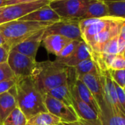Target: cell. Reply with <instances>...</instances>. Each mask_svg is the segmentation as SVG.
<instances>
[{"label": "cell", "mask_w": 125, "mask_h": 125, "mask_svg": "<svg viewBox=\"0 0 125 125\" xmlns=\"http://www.w3.org/2000/svg\"><path fill=\"white\" fill-rule=\"evenodd\" d=\"M17 107L23 112L27 120L41 112H48L44 103V94L39 90L33 79L30 77L16 78L12 88Z\"/></svg>", "instance_id": "cell-1"}, {"label": "cell", "mask_w": 125, "mask_h": 125, "mask_svg": "<svg viewBox=\"0 0 125 125\" xmlns=\"http://www.w3.org/2000/svg\"><path fill=\"white\" fill-rule=\"evenodd\" d=\"M69 67L54 60L37 62L31 74L43 94L67 83Z\"/></svg>", "instance_id": "cell-2"}, {"label": "cell", "mask_w": 125, "mask_h": 125, "mask_svg": "<svg viewBox=\"0 0 125 125\" xmlns=\"http://www.w3.org/2000/svg\"><path fill=\"white\" fill-rule=\"evenodd\" d=\"M50 24L49 23L16 20L0 24V32L4 38L5 45L10 51L30 35L45 29Z\"/></svg>", "instance_id": "cell-3"}, {"label": "cell", "mask_w": 125, "mask_h": 125, "mask_svg": "<svg viewBox=\"0 0 125 125\" xmlns=\"http://www.w3.org/2000/svg\"><path fill=\"white\" fill-rule=\"evenodd\" d=\"M90 0H59L50 2L49 7L61 20H81Z\"/></svg>", "instance_id": "cell-4"}, {"label": "cell", "mask_w": 125, "mask_h": 125, "mask_svg": "<svg viewBox=\"0 0 125 125\" xmlns=\"http://www.w3.org/2000/svg\"><path fill=\"white\" fill-rule=\"evenodd\" d=\"M49 0H37L31 2L4 7L2 12L0 13V24L19 20L40 8L49 5Z\"/></svg>", "instance_id": "cell-5"}, {"label": "cell", "mask_w": 125, "mask_h": 125, "mask_svg": "<svg viewBox=\"0 0 125 125\" xmlns=\"http://www.w3.org/2000/svg\"><path fill=\"white\" fill-rule=\"evenodd\" d=\"M98 74L102 88L104 99L109 112V115L120 113L125 114L118 103L114 82L110 76L109 71L98 70Z\"/></svg>", "instance_id": "cell-6"}, {"label": "cell", "mask_w": 125, "mask_h": 125, "mask_svg": "<svg viewBox=\"0 0 125 125\" xmlns=\"http://www.w3.org/2000/svg\"><path fill=\"white\" fill-rule=\"evenodd\" d=\"M36 62L35 59H32L13 49L9 52L7 60V63L16 78L31 76Z\"/></svg>", "instance_id": "cell-7"}, {"label": "cell", "mask_w": 125, "mask_h": 125, "mask_svg": "<svg viewBox=\"0 0 125 125\" xmlns=\"http://www.w3.org/2000/svg\"><path fill=\"white\" fill-rule=\"evenodd\" d=\"M79 21L80 20H60L51 24L45 28L43 36L60 35L72 41H83Z\"/></svg>", "instance_id": "cell-8"}, {"label": "cell", "mask_w": 125, "mask_h": 125, "mask_svg": "<svg viewBox=\"0 0 125 125\" xmlns=\"http://www.w3.org/2000/svg\"><path fill=\"white\" fill-rule=\"evenodd\" d=\"M44 103L47 111L59 118L61 123H71L79 120L73 107L68 106L61 101L45 94Z\"/></svg>", "instance_id": "cell-9"}, {"label": "cell", "mask_w": 125, "mask_h": 125, "mask_svg": "<svg viewBox=\"0 0 125 125\" xmlns=\"http://www.w3.org/2000/svg\"><path fill=\"white\" fill-rule=\"evenodd\" d=\"M123 19L115 18L113 23L105 30L95 35L87 44L91 54H100L104 45L113 38L118 35Z\"/></svg>", "instance_id": "cell-10"}, {"label": "cell", "mask_w": 125, "mask_h": 125, "mask_svg": "<svg viewBox=\"0 0 125 125\" xmlns=\"http://www.w3.org/2000/svg\"><path fill=\"white\" fill-rule=\"evenodd\" d=\"M44 30L45 29H42L35 32L29 38H27V39L16 45L13 49V50L20 52L32 59H35L38 50L43 41Z\"/></svg>", "instance_id": "cell-11"}, {"label": "cell", "mask_w": 125, "mask_h": 125, "mask_svg": "<svg viewBox=\"0 0 125 125\" xmlns=\"http://www.w3.org/2000/svg\"><path fill=\"white\" fill-rule=\"evenodd\" d=\"M19 21H36L43 23L53 24L60 21L61 19L58 15L49 7V5H44L39 9L27 14V16L19 19Z\"/></svg>", "instance_id": "cell-12"}, {"label": "cell", "mask_w": 125, "mask_h": 125, "mask_svg": "<svg viewBox=\"0 0 125 125\" xmlns=\"http://www.w3.org/2000/svg\"><path fill=\"white\" fill-rule=\"evenodd\" d=\"M71 41L60 35H48L43 36L42 43L49 53L58 57L62 50Z\"/></svg>", "instance_id": "cell-13"}, {"label": "cell", "mask_w": 125, "mask_h": 125, "mask_svg": "<svg viewBox=\"0 0 125 125\" xmlns=\"http://www.w3.org/2000/svg\"><path fill=\"white\" fill-rule=\"evenodd\" d=\"M115 18L113 17H104L102 19H97V20L92 24L86 27L81 32L82 39L84 42L88 44L90 41L97 34L107 28L114 21Z\"/></svg>", "instance_id": "cell-14"}, {"label": "cell", "mask_w": 125, "mask_h": 125, "mask_svg": "<svg viewBox=\"0 0 125 125\" xmlns=\"http://www.w3.org/2000/svg\"><path fill=\"white\" fill-rule=\"evenodd\" d=\"M92 57L91 52L88 46L83 41H80L74 52L70 57L61 62L60 63L66 65L67 67H75L80 62Z\"/></svg>", "instance_id": "cell-15"}, {"label": "cell", "mask_w": 125, "mask_h": 125, "mask_svg": "<svg viewBox=\"0 0 125 125\" xmlns=\"http://www.w3.org/2000/svg\"><path fill=\"white\" fill-rule=\"evenodd\" d=\"M16 107H17V102L13 88L0 94V124Z\"/></svg>", "instance_id": "cell-16"}, {"label": "cell", "mask_w": 125, "mask_h": 125, "mask_svg": "<svg viewBox=\"0 0 125 125\" xmlns=\"http://www.w3.org/2000/svg\"><path fill=\"white\" fill-rule=\"evenodd\" d=\"M109 16L108 8L105 2L99 0H90L82 19H102Z\"/></svg>", "instance_id": "cell-17"}, {"label": "cell", "mask_w": 125, "mask_h": 125, "mask_svg": "<svg viewBox=\"0 0 125 125\" xmlns=\"http://www.w3.org/2000/svg\"><path fill=\"white\" fill-rule=\"evenodd\" d=\"M74 87H75V89L77 91V93L79 97L83 102H85L86 104H88L91 107H92L99 114L100 119H101L100 108H99L96 99H94V97L93 96L92 94L91 93L89 89L87 88V86L80 80L76 78V80L74 81Z\"/></svg>", "instance_id": "cell-18"}, {"label": "cell", "mask_w": 125, "mask_h": 125, "mask_svg": "<svg viewBox=\"0 0 125 125\" xmlns=\"http://www.w3.org/2000/svg\"><path fill=\"white\" fill-rule=\"evenodd\" d=\"M46 94L59 101H61L68 106L72 107V94L68 83L50 90Z\"/></svg>", "instance_id": "cell-19"}, {"label": "cell", "mask_w": 125, "mask_h": 125, "mask_svg": "<svg viewBox=\"0 0 125 125\" xmlns=\"http://www.w3.org/2000/svg\"><path fill=\"white\" fill-rule=\"evenodd\" d=\"M61 123L59 118L49 112L39 113L27 121L30 125H58Z\"/></svg>", "instance_id": "cell-20"}, {"label": "cell", "mask_w": 125, "mask_h": 125, "mask_svg": "<svg viewBox=\"0 0 125 125\" xmlns=\"http://www.w3.org/2000/svg\"><path fill=\"white\" fill-rule=\"evenodd\" d=\"M74 69L76 78H79L85 74H98V70L95 62L92 59V57L86 59L80 63H78Z\"/></svg>", "instance_id": "cell-21"}, {"label": "cell", "mask_w": 125, "mask_h": 125, "mask_svg": "<svg viewBox=\"0 0 125 125\" xmlns=\"http://www.w3.org/2000/svg\"><path fill=\"white\" fill-rule=\"evenodd\" d=\"M27 121L25 115L17 107L0 125H27Z\"/></svg>", "instance_id": "cell-22"}, {"label": "cell", "mask_w": 125, "mask_h": 125, "mask_svg": "<svg viewBox=\"0 0 125 125\" xmlns=\"http://www.w3.org/2000/svg\"><path fill=\"white\" fill-rule=\"evenodd\" d=\"M109 11V16L125 20V2H105Z\"/></svg>", "instance_id": "cell-23"}, {"label": "cell", "mask_w": 125, "mask_h": 125, "mask_svg": "<svg viewBox=\"0 0 125 125\" xmlns=\"http://www.w3.org/2000/svg\"><path fill=\"white\" fill-rule=\"evenodd\" d=\"M82 41H71L62 50L60 54L56 58V61L61 62L63 60L68 59L72 56V54L74 52L75 49H77V46L79 45L80 42Z\"/></svg>", "instance_id": "cell-24"}, {"label": "cell", "mask_w": 125, "mask_h": 125, "mask_svg": "<svg viewBox=\"0 0 125 125\" xmlns=\"http://www.w3.org/2000/svg\"><path fill=\"white\" fill-rule=\"evenodd\" d=\"M118 35L110 40L104 46L102 52L101 53L106 54L115 55L118 54Z\"/></svg>", "instance_id": "cell-25"}, {"label": "cell", "mask_w": 125, "mask_h": 125, "mask_svg": "<svg viewBox=\"0 0 125 125\" xmlns=\"http://www.w3.org/2000/svg\"><path fill=\"white\" fill-rule=\"evenodd\" d=\"M110 76L114 83H115L118 85L121 88H124L125 86V69L121 70H113L108 69Z\"/></svg>", "instance_id": "cell-26"}, {"label": "cell", "mask_w": 125, "mask_h": 125, "mask_svg": "<svg viewBox=\"0 0 125 125\" xmlns=\"http://www.w3.org/2000/svg\"><path fill=\"white\" fill-rule=\"evenodd\" d=\"M109 69L113 70H121L125 69V57L121 54H117L114 55Z\"/></svg>", "instance_id": "cell-27"}, {"label": "cell", "mask_w": 125, "mask_h": 125, "mask_svg": "<svg viewBox=\"0 0 125 125\" xmlns=\"http://www.w3.org/2000/svg\"><path fill=\"white\" fill-rule=\"evenodd\" d=\"M103 125H125V114L110 115Z\"/></svg>", "instance_id": "cell-28"}, {"label": "cell", "mask_w": 125, "mask_h": 125, "mask_svg": "<svg viewBox=\"0 0 125 125\" xmlns=\"http://www.w3.org/2000/svg\"><path fill=\"white\" fill-rule=\"evenodd\" d=\"M15 75L10 69L7 62L0 64V81L15 78Z\"/></svg>", "instance_id": "cell-29"}, {"label": "cell", "mask_w": 125, "mask_h": 125, "mask_svg": "<svg viewBox=\"0 0 125 125\" xmlns=\"http://www.w3.org/2000/svg\"><path fill=\"white\" fill-rule=\"evenodd\" d=\"M118 54H122V52L125 49V20L124 19L122 20L120 31L118 33Z\"/></svg>", "instance_id": "cell-30"}, {"label": "cell", "mask_w": 125, "mask_h": 125, "mask_svg": "<svg viewBox=\"0 0 125 125\" xmlns=\"http://www.w3.org/2000/svg\"><path fill=\"white\" fill-rule=\"evenodd\" d=\"M16 83V77L0 81V94L10 91L14 86Z\"/></svg>", "instance_id": "cell-31"}, {"label": "cell", "mask_w": 125, "mask_h": 125, "mask_svg": "<svg viewBox=\"0 0 125 125\" xmlns=\"http://www.w3.org/2000/svg\"><path fill=\"white\" fill-rule=\"evenodd\" d=\"M114 85L116 91L118 103L121 107V108L123 109L124 112L125 113V91L123 88L118 85L115 83H114Z\"/></svg>", "instance_id": "cell-32"}, {"label": "cell", "mask_w": 125, "mask_h": 125, "mask_svg": "<svg viewBox=\"0 0 125 125\" xmlns=\"http://www.w3.org/2000/svg\"><path fill=\"white\" fill-rule=\"evenodd\" d=\"M10 50L5 45L0 46V64L7 62Z\"/></svg>", "instance_id": "cell-33"}, {"label": "cell", "mask_w": 125, "mask_h": 125, "mask_svg": "<svg viewBox=\"0 0 125 125\" xmlns=\"http://www.w3.org/2000/svg\"><path fill=\"white\" fill-rule=\"evenodd\" d=\"M34 1H37V0H8V1L6 2V5H5L6 6H9V5H16V4L31 2H34Z\"/></svg>", "instance_id": "cell-34"}, {"label": "cell", "mask_w": 125, "mask_h": 125, "mask_svg": "<svg viewBox=\"0 0 125 125\" xmlns=\"http://www.w3.org/2000/svg\"><path fill=\"white\" fill-rule=\"evenodd\" d=\"M63 125H94L93 124L91 123H89L88 121H85L84 120H82V119H80L76 121H74V122H71V123H62Z\"/></svg>", "instance_id": "cell-35"}, {"label": "cell", "mask_w": 125, "mask_h": 125, "mask_svg": "<svg viewBox=\"0 0 125 125\" xmlns=\"http://www.w3.org/2000/svg\"><path fill=\"white\" fill-rule=\"evenodd\" d=\"M104 2H125V0H99Z\"/></svg>", "instance_id": "cell-36"}, {"label": "cell", "mask_w": 125, "mask_h": 125, "mask_svg": "<svg viewBox=\"0 0 125 125\" xmlns=\"http://www.w3.org/2000/svg\"><path fill=\"white\" fill-rule=\"evenodd\" d=\"M3 45H5V40H4V38H3L2 33L0 32V46H3Z\"/></svg>", "instance_id": "cell-37"}, {"label": "cell", "mask_w": 125, "mask_h": 125, "mask_svg": "<svg viewBox=\"0 0 125 125\" xmlns=\"http://www.w3.org/2000/svg\"><path fill=\"white\" fill-rule=\"evenodd\" d=\"M8 1V0H0V8H4L5 7L6 5V2Z\"/></svg>", "instance_id": "cell-38"}, {"label": "cell", "mask_w": 125, "mask_h": 125, "mask_svg": "<svg viewBox=\"0 0 125 125\" xmlns=\"http://www.w3.org/2000/svg\"><path fill=\"white\" fill-rule=\"evenodd\" d=\"M122 54V55H123V56H124V57H125V49L124 50V52H122V54Z\"/></svg>", "instance_id": "cell-39"}, {"label": "cell", "mask_w": 125, "mask_h": 125, "mask_svg": "<svg viewBox=\"0 0 125 125\" xmlns=\"http://www.w3.org/2000/svg\"><path fill=\"white\" fill-rule=\"evenodd\" d=\"M50 2H53V1H59V0H49Z\"/></svg>", "instance_id": "cell-40"}, {"label": "cell", "mask_w": 125, "mask_h": 125, "mask_svg": "<svg viewBox=\"0 0 125 125\" xmlns=\"http://www.w3.org/2000/svg\"><path fill=\"white\" fill-rule=\"evenodd\" d=\"M2 9H3V8H0V13H1V12H2Z\"/></svg>", "instance_id": "cell-41"}, {"label": "cell", "mask_w": 125, "mask_h": 125, "mask_svg": "<svg viewBox=\"0 0 125 125\" xmlns=\"http://www.w3.org/2000/svg\"><path fill=\"white\" fill-rule=\"evenodd\" d=\"M58 125H63V124H62V123H60V124H58Z\"/></svg>", "instance_id": "cell-42"}, {"label": "cell", "mask_w": 125, "mask_h": 125, "mask_svg": "<svg viewBox=\"0 0 125 125\" xmlns=\"http://www.w3.org/2000/svg\"><path fill=\"white\" fill-rule=\"evenodd\" d=\"M124 91H125V86H124Z\"/></svg>", "instance_id": "cell-43"}, {"label": "cell", "mask_w": 125, "mask_h": 125, "mask_svg": "<svg viewBox=\"0 0 125 125\" xmlns=\"http://www.w3.org/2000/svg\"><path fill=\"white\" fill-rule=\"evenodd\" d=\"M27 125H30V124H27Z\"/></svg>", "instance_id": "cell-44"}]
</instances>
